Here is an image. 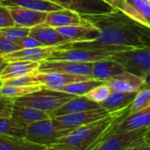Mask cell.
Wrapping results in <instances>:
<instances>
[{
  "label": "cell",
  "instance_id": "1",
  "mask_svg": "<svg viewBox=\"0 0 150 150\" xmlns=\"http://www.w3.org/2000/svg\"><path fill=\"white\" fill-rule=\"evenodd\" d=\"M81 16L99 30L98 37L94 41L63 44L59 46V50L91 49L119 52L150 46V28L137 22L119 9Z\"/></svg>",
  "mask_w": 150,
  "mask_h": 150
},
{
  "label": "cell",
  "instance_id": "2",
  "mask_svg": "<svg viewBox=\"0 0 150 150\" xmlns=\"http://www.w3.org/2000/svg\"><path fill=\"white\" fill-rule=\"evenodd\" d=\"M128 112L129 107L112 111L102 119L71 130L50 146L59 150H91Z\"/></svg>",
  "mask_w": 150,
  "mask_h": 150
},
{
  "label": "cell",
  "instance_id": "3",
  "mask_svg": "<svg viewBox=\"0 0 150 150\" xmlns=\"http://www.w3.org/2000/svg\"><path fill=\"white\" fill-rule=\"evenodd\" d=\"M75 96L62 91L42 88L32 94L15 99V104L32 107L50 114Z\"/></svg>",
  "mask_w": 150,
  "mask_h": 150
},
{
  "label": "cell",
  "instance_id": "4",
  "mask_svg": "<svg viewBox=\"0 0 150 150\" xmlns=\"http://www.w3.org/2000/svg\"><path fill=\"white\" fill-rule=\"evenodd\" d=\"M73 129L59 130L53 124L52 118L40 120L26 126L24 139L44 146H50Z\"/></svg>",
  "mask_w": 150,
  "mask_h": 150
},
{
  "label": "cell",
  "instance_id": "5",
  "mask_svg": "<svg viewBox=\"0 0 150 150\" xmlns=\"http://www.w3.org/2000/svg\"><path fill=\"white\" fill-rule=\"evenodd\" d=\"M110 58L119 63L125 71L140 77L150 71V46L115 52Z\"/></svg>",
  "mask_w": 150,
  "mask_h": 150
},
{
  "label": "cell",
  "instance_id": "6",
  "mask_svg": "<svg viewBox=\"0 0 150 150\" xmlns=\"http://www.w3.org/2000/svg\"><path fill=\"white\" fill-rule=\"evenodd\" d=\"M111 112L100 108L96 110H86L81 112L71 113L57 117H52V121L55 126L59 130L75 129L77 127L93 123L99 119H102Z\"/></svg>",
  "mask_w": 150,
  "mask_h": 150
},
{
  "label": "cell",
  "instance_id": "7",
  "mask_svg": "<svg viewBox=\"0 0 150 150\" xmlns=\"http://www.w3.org/2000/svg\"><path fill=\"white\" fill-rule=\"evenodd\" d=\"M147 129H139L125 132H110L91 150H125L143 140Z\"/></svg>",
  "mask_w": 150,
  "mask_h": 150
},
{
  "label": "cell",
  "instance_id": "8",
  "mask_svg": "<svg viewBox=\"0 0 150 150\" xmlns=\"http://www.w3.org/2000/svg\"><path fill=\"white\" fill-rule=\"evenodd\" d=\"M115 52L91 49H68L53 51L47 60H66L81 63H94L110 58Z\"/></svg>",
  "mask_w": 150,
  "mask_h": 150
},
{
  "label": "cell",
  "instance_id": "9",
  "mask_svg": "<svg viewBox=\"0 0 150 150\" xmlns=\"http://www.w3.org/2000/svg\"><path fill=\"white\" fill-rule=\"evenodd\" d=\"M93 63H81L66 60H42L37 72H58L91 76Z\"/></svg>",
  "mask_w": 150,
  "mask_h": 150
},
{
  "label": "cell",
  "instance_id": "10",
  "mask_svg": "<svg viewBox=\"0 0 150 150\" xmlns=\"http://www.w3.org/2000/svg\"><path fill=\"white\" fill-rule=\"evenodd\" d=\"M61 7L74 11L81 15H91L109 13L115 10L103 0H49Z\"/></svg>",
  "mask_w": 150,
  "mask_h": 150
},
{
  "label": "cell",
  "instance_id": "11",
  "mask_svg": "<svg viewBox=\"0 0 150 150\" xmlns=\"http://www.w3.org/2000/svg\"><path fill=\"white\" fill-rule=\"evenodd\" d=\"M35 75L39 84L42 88L53 90H59L61 88L72 82L93 79L90 76H82V75H73L58 72H35Z\"/></svg>",
  "mask_w": 150,
  "mask_h": 150
},
{
  "label": "cell",
  "instance_id": "12",
  "mask_svg": "<svg viewBox=\"0 0 150 150\" xmlns=\"http://www.w3.org/2000/svg\"><path fill=\"white\" fill-rule=\"evenodd\" d=\"M150 127V106L132 114H127L111 129V132H125L129 131L148 129Z\"/></svg>",
  "mask_w": 150,
  "mask_h": 150
},
{
  "label": "cell",
  "instance_id": "13",
  "mask_svg": "<svg viewBox=\"0 0 150 150\" xmlns=\"http://www.w3.org/2000/svg\"><path fill=\"white\" fill-rule=\"evenodd\" d=\"M43 25L57 28L68 26H88L91 24H89L80 13L63 8L61 10L48 13Z\"/></svg>",
  "mask_w": 150,
  "mask_h": 150
},
{
  "label": "cell",
  "instance_id": "14",
  "mask_svg": "<svg viewBox=\"0 0 150 150\" xmlns=\"http://www.w3.org/2000/svg\"><path fill=\"white\" fill-rule=\"evenodd\" d=\"M111 91L125 92V93H137L143 85V77L138 76L132 72L124 71L116 75L113 78L105 81Z\"/></svg>",
  "mask_w": 150,
  "mask_h": 150
},
{
  "label": "cell",
  "instance_id": "15",
  "mask_svg": "<svg viewBox=\"0 0 150 150\" xmlns=\"http://www.w3.org/2000/svg\"><path fill=\"white\" fill-rule=\"evenodd\" d=\"M119 10L150 28V0H125Z\"/></svg>",
  "mask_w": 150,
  "mask_h": 150
},
{
  "label": "cell",
  "instance_id": "16",
  "mask_svg": "<svg viewBox=\"0 0 150 150\" xmlns=\"http://www.w3.org/2000/svg\"><path fill=\"white\" fill-rule=\"evenodd\" d=\"M8 9L15 26L28 28L43 24L48 13L45 12L21 7H8Z\"/></svg>",
  "mask_w": 150,
  "mask_h": 150
},
{
  "label": "cell",
  "instance_id": "17",
  "mask_svg": "<svg viewBox=\"0 0 150 150\" xmlns=\"http://www.w3.org/2000/svg\"><path fill=\"white\" fill-rule=\"evenodd\" d=\"M56 29L69 42L94 41L99 35V30L92 25L68 26L57 28Z\"/></svg>",
  "mask_w": 150,
  "mask_h": 150
},
{
  "label": "cell",
  "instance_id": "18",
  "mask_svg": "<svg viewBox=\"0 0 150 150\" xmlns=\"http://www.w3.org/2000/svg\"><path fill=\"white\" fill-rule=\"evenodd\" d=\"M59 46H49V47H37V48H32V49H21L20 50L14 51L11 54L2 56V57H4V58L8 63L13 62V61H18V60L40 62L42 60L48 59L53 51L59 50Z\"/></svg>",
  "mask_w": 150,
  "mask_h": 150
},
{
  "label": "cell",
  "instance_id": "19",
  "mask_svg": "<svg viewBox=\"0 0 150 150\" xmlns=\"http://www.w3.org/2000/svg\"><path fill=\"white\" fill-rule=\"evenodd\" d=\"M31 37L36 39L43 46H59L69 43V42L61 35L56 28L45 26L43 24L35 26L30 28L29 35Z\"/></svg>",
  "mask_w": 150,
  "mask_h": 150
},
{
  "label": "cell",
  "instance_id": "20",
  "mask_svg": "<svg viewBox=\"0 0 150 150\" xmlns=\"http://www.w3.org/2000/svg\"><path fill=\"white\" fill-rule=\"evenodd\" d=\"M102 108L99 103H95L88 98H87L85 96H74L73 98L70 99L66 103H64L62 106H60L58 109L54 110L50 113V117H57L71 113H76V112H81L86 110H96Z\"/></svg>",
  "mask_w": 150,
  "mask_h": 150
},
{
  "label": "cell",
  "instance_id": "21",
  "mask_svg": "<svg viewBox=\"0 0 150 150\" xmlns=\"http://www.w3.org/2000/svg\"><path fill=\"white\" fill-rule=\"evenodd\" d=\"M40 62L18 60L9 62L0 74V79L2 81L13 79L23 76L27 74L35 73L38 71Z\"/></svg>",
  "mask_w": 150,
  "mask_h": 150
},
{
  "label": "cell",
  "instance_id": "22",
  "mask_svg": "<svg viewBox=\"0 0 150 150\" xmlns=\"http://www.w3.org/2000/svg\"><path fill=\"white\" fill-rule=\"evenodd\" d=\"M124 71L123 66L119 63L108 58L93 63L91 76L95 80L105 82Z\"/></svg>",
  "mask_w": 150,
  "mask_h": 150
},
{
  "label": "cell",
  "instance_id": "23",
  "mask_svg": "<svg viewBox=\"0 0 150 150\" xmlns=\"http://www.w3.org/2000/svg\"><path fill=\"white\" fill-rule=\"evenodd\" d=\"M0 5L6 7H21L45 13L63 9L60 6L49 0H0Z\"/></svg>",
  "mask_w": 150,
  "mask_h": 150
},
{
  "label": "cell",
  "instance_id": "24",
  "mask_svg": "<svg viewBox=\"0 0 150 150\" xmlns=\"http://www.w3.org/2000/svg\"><path fill=\"white\" fill-rule=\"evenodd\" d=\"M12 117L26 125L51 117L49 112L40 110L32 107L15 104L13 110Z\"/></svg>",
  "mask_w": 150,
  "mask_h": 150
},
{
  "label": "cell",
  "instance_id": "25",
  "mask_svg": "<svg viewBox=\"0 0 150 150\" xmlns=\"http://www.w3.org/2000/svg\"><path fill=\"white\" fill-rule=\"evenodd\" d=\"M136 93H125L111 91L110 96L100 103V106L107 111L112 112L130 107Z\"/></svg>",
  "mask_w": 150,
  "mask_h": 150
},
{
  "label": "cell",
  "instance_id": "26",
  "mask_svg": "<svg viewBox=\"0 0 150 150\" xmlns=\"http://www.w3.org/2000/svg\"><path fill=\"white\" fill-rule=\"evenodd\" d=\"M45 147L24 139L0 134V150H43Z\"/></svg>",
  "mask_w": 150,
  "mask_h": 150
},
{
  "label": "cell",
  "instance_id": "27",
  "mask_svg": "<svg viewBox=\"0 0 150 150\" xmlns=\"http://www.w3.org/2000/svg\"><path fill=\"white\" fill-rule=\"evenodd\" d=\"M103 81H97L95 79H89L81 81H76L70 83L63 88H61L58 91H62L70 95H73L75 96H86L90 90L94 88L103 84Z\"/></svg>",
  "mask_w": 150,
  "mask_h": 150
},
{
  "label": "cell",
  "instance_id": "28",
  "mask_svg": "<svg viewBox=\"0 0 150 150\" xmlns=\"http://www.w3.org/2000/svg\"><path fill=\"white\" fill-rule=\"evenodd\" d=\"M26 125L13 119V117H0V134L23 139Z\"/></svg>",
  "mask_w": 150,
  "mask_h": 150
},
{
  "label": "cell",
  "instance_id": "29",
  "mask_svg": "<svg viewBox=\"0 0 150 150\" xmlns=\"http://www.w3.org/2000/svg\"><path fill=\"white\" fill-rule=\"evenodd\" d=\"M42 88V86L35 85V86H5L0 89V95L4 96L11 97L13 99L22 97L36 92Z\"/></svg>",
  "mask_w": 150,
  "mask_h": 150
},
{
  "label": "cell",
  "instance_id": "30",
  "mask_svg": "<svg viewBox=\"0 0 150 150\" xmlns=\"http://www.w3.org/2000/svg\"><path fill=\"white\" fill-rule=\"evenodd\" d=\"M150 106V88H144L138 91L129 107L128 114L135 113Z\"/></svg>",
  "mask_w": 150,
  "mask_h": 150
},
{
  "label": "cell",
  "instance_id": "31",
  "mask_svg": "<svg viewBox=\"0 0 150 150\" xmlns=\"http://www.w3.org/2000/svg\"><path fill=\"white\" fill-rule=\"evenodd\" d=\"M3 32V35L5 38L8 39L9 41H12L13 42H18L22 38L28 36L30 32V28H23L19 26H13L10 28H6L4 29H1Z\"/></svg>",
  "mask_w": 150,
  "mask_h": 150
},
{
  "label": "cell",
  "instance_id": "32",
  "mask_svg": "<svg viewBox=\"0 0 150 150\" xmlns=\"http://www.w3.org/2000/svg\"><path fill=\"white\" fill-rule=\"evenodd\" d=\"M110 93H111V90H110V87L105 82H103V84H101V85L94 88L92 90H90L85 96L87 98H88L89 100L100 104L104 100H106V98L110 96Z\"/></svg>",
  "mask_w": 150,
  "mask_h": 150
},
{
  "label": "cell",
  "instance_id": "33",
  "mask_svg": "<svg viewBox=\"0 0 150 150\" xmlns=\"http://www.w3.org/2000/svg\"><path fill=\"white\" fill-rule=\"evenodd\" d=\"M3 85L5 86H35L40 85L35 73L23 75L21 77L5 80L3 81ZM41 86V85H40Z\"/></svg>",
  "mask_w": 150,
  "mask_h": 150
},
{
  "label": "cell",
  "instance_id": "34",
  "mask_svg": "<svg viewBox=\"0 0 150 150\" xmlns=\"http://www.w3.org/2000/svg\"><path fill=\"white\" fill-rule=\"evenodd\" d=\"M15 99L0 95V117H12Z\"/></svg>",
  "mask_w": 150,
  "mask_h": 150
},
{
  "label": "cell",
  "instance_id": "35",
  "mask_svg": "<svg viewBox=\"0 0 150 150\" xmlns=\"http://www.w3.org/2000/svg\"><path fill=\"white\" fill-rule=\"evenodd\" d=\"M20 50L21 48L18 43L9 41L4 36H0V56H6Z\"/></svg>",
  "mask_w": 150,
  "mask_h": 150
},
{
  "label": "cell",
  "instance_id": "36",
  "mask_svg": "<svg viewBox=\"0 0 150 150\" xmlns=\"http://www.w3.org/2000/svg\"><path fill=\"white\" fill-rule=\"evenodd\" d=\"M13 26L15 23L11 17L8 7L0 5V30Z\"/></svg>",
  "mask_w": 150,
  "mask_h": 150
},
{
  "label": "cell",
  "instance_id": "37",
  "mask_svg": "<svg viewBox=\"0 0 150 150\" xmlns=\"http://www.w3.org/2000/svg\"><path fill=\"white\" fill-rule=\"evenodd\" d=\"M17 43L21 46V49H32V48H37V47H45L41 42H39L36 39L31 37L30 35H28V36L22 38Z\"/></svg>",
  "mask_w": 150,
  "mask_h": 150
},
{
  "label": "cell",
  "instance_id": "38",
  "mask_svg": "<svg viewBox=\"0 0 150 150\" xmlns=\"http://www.w3.org/2000/svg\"><path fill=\"white\" fill-rule=\"evenodd\" d=\"M125 150H150V144L145 142L143 139V140L129 146L128 148H126Z\"/></svg>",
  "mask_w": 150,
  "mask_h": 150
},
{
  "label": "cell",
  "instance_id": "39",
  "mask_svg": "<svg viewBox=\"0 0 150 150\" xmlns=\"http://www.w3.org/2000/svg\"><path fill=\"white\" fill-rule=\"evenodd\" d=\"M103 1L108 3L115 9H119L121 7V6L123 5L125 0H103Z\"/></svg>",
  "mask_w": 150,
  "mask_h": 150
},
{
  "label": "cell",
  "instance_id": "40",
  "mask_svg": "<svg viewBox=\"0 0 150 150\" xmlns=\"http://www.w3.org/2000/svg\"><path fill=\"white\" fill-rule=\"evenodd\" d=\"M150 88V71L143 76V85L141 89Z\"/></svg>",
  "mask_w": 150,
  "mask_h": 150
},
{
  "label": "cell",
  "instance_id": "41",
  "mask_svg": "<svg viewBox=\"0 0 150 150\" xmlns=\"http://www.w3.org/2000/svg\"><path fill=\"white\" fill-rule=\"evenodd\" d=\"M8 64V62L4 58V57H0V74H1L2 71L4 70V68L6 67V65Z\"/></svg>",
  "mask_w": 150,
  "mask_h": 150
},
{
  "label": "cell",
  "instance_id": "42",
  "mask_svg": "<svg viewBox=\"0 0 150 150\" xmlns=\"http://www.w3.org/2000/svg\"><path fill=\"white\" fill-rule=\"evenodd\" d=\"M143 139H144L145 142L150 144V127H149V128L147 129V131L145 132L144 137H143Z\"/></svg>",
  "mask_w": 150,
  "mask_h": 150
},
{
  "label": "cell",
  "instance_id": "43",
  "mask_svg": "<svg viewBox=\"0 0 150 150\" xmlns=\"http://www.w3.org/2000/svg\"><path fill=\"white\" fill-rule=\"evenodd\" d=\"M43 150H59V149L55 148V147H53V146H46Z\"/></svg>",
  "mask_w": 150,
  "mask_h": 150
},
{
  "label": "cell",
  "instance_id": "44",
  "mask_svg": "<svg viewBox=\"0 0 150 150\" xmlns=\"http://www.w3.org/2000/svg\"><path fill=\"white\" fill-rule=\"evenodd\" d=\"M3 87V81L0 79V89H1V88Z\"/></svg>",
  "mask_w": 150,
  "mask_h": 150
},
{
  "label": "cell",
  "instance_id": "45",
  "mask_svg": "<svg viewBox=\"0 0 150 150\" xmlns=\"http://www.w3.org/2000/svg\"><path fill=\"white\" fill-rule=\"evenodd\" d=\"M3 35V32H2V30H0V36H2Z\"/></svg>",
  "mask_w": 150,
  "mask_h": 150
},
{
  "label": "cell",
  "instance_id": "46",
  "mask_svg": "<svg viewBox=\"0 0 150 150\" xmlns=\"http://www.w3.org/2000/svg\"><path fill=\"white\" fill-rule=\"evenodd\" d=\"M0 57H1V56H0Z\"/></svg>",
  "mask_w": 150,
  "mask_h": 150
}]
</instances>
